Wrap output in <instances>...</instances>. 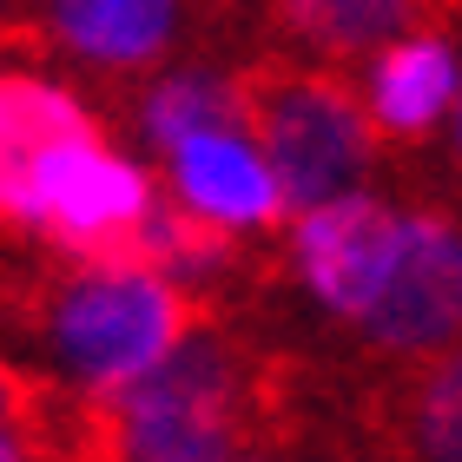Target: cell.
<instances>
[{
	"instance_id": "obj_1",
	"label": "cell",
	"mask_w": 462,
	"mask_h": 462,
	"mask_svg": "<svg viewBox=\"0 0 462 462\" xmlns=\"http://www.w3.org/2000/svg\"><path fill=\"white\" fill-rule=\"evenodd\" d=\"M0 318L40 330L79 396H99L159 364L185 330L225 318L145 264H0Z\"/></svg>"
},
{
	"instance_id": "obj_2",
	"label": "cell",
	"mask_w": 462,
	"mask_h": 462,
	"mask_svg": "<svg viewBox=\"0 0 462 462\" xmlns=\"http://www.w3.org/2000/svg\"><path fill=\"white\" fill-rule=\"evenodd\" d=\"M231 93H238V133L264 159L284 218L356 192L376 165V133L364 119V99L330 67L251 60L231 73Z\"/></svg>"
},
{
	"instance_id": "obj_3",
	"label": "cell",
	"mask_w": 462,
	"mask_h": 462,
	"mask_svg": "<svg viewBox=\"0 0 462 462\" xmlns=\"http://www.w3.org/2000/svg\"><path fill=\"white\" fill-rule=\"evenodd\" d=\"M152 205V179L119 152L99 145V133L53 145L33 165V218L27 231L47 238L53 258L67 264H125L133 231Z\"/></svg>"
},
{
	"instance_id": "obj_4",
	"label": "cell",
	"mask_w": 462,
	"mask_h": 462,
	"mask_svg": "<svg viewBox=\"0 0 462 462\" xmlns=\"http://www.w3.org/2000/svg\"><path fill=\"white\" fill-rule=\"evenodd\" d=\"M356 324L383 356H430L462 337V225L449 212H396L390 264Z\"/></svg>"
},
{
	"instance_id": "obj_5",
	"label": "cell",
	"mask_w": 462,
	"mask_h": 462,
	"mask_svg": "<svg viewBox=\"0 0 462 462\" xmlns=\"http://www.w3.org/2000/svg\"><path fill=\"white\" fill-rule=\"evenodd\" d=\"M396 245V212L376 192H344L291 218V264L337 318H364Z\"/></svg>"
},
{
	"instance_id": "obj_6",
	"label": "cell",
	"mask_w": 462,
	"mask_h": 462,
	"mask_svg": "<svg viewBox=\"0 0 462 462\" xmlns=\"http://www.w3.org/2000/svg\"><path fill=\"white\" fill-rule=\"evenodd\" d=\"M383 462H462V344L403 356L370 403Z\"/></svg>"
},
{
	"instance_id": "obj_7",
	"label": "cell",
	"mask_w": 462,
	"mask_h": 462,
	"mask_svg": "<svg viewBox=\"0 0 462 462\" xmlns=\"http://www.w3.org/2000/svg\"><path fill=\"white\" fill-rule=\"evenodd\" d=\"M165 172H172V205H185L192 218L205 225H225V231H278L284 225V205H278V185H271L264 159L251 152L245 133H199L165 152Z\"/></svg>"
},
{
	"instance_id": "obj_8",
	"label": "cell",
	"mask_w": 462,
	"mask_h": 462,
	"mask_svg": "<svg viewBox=\"0 0 462 462\" xmlns=\"http://www.w3.org/2000/svg\"><path fill=\"white\" fill-rule=\"evenodd\" d=\"M99 133L93 113L67 87L27 73H0V231H27L33 218V165L67 139Z\"/></svg>"
},
{
	"instance_id": "obj_9",
	"label": "cell",
	"mask_w": 462,
	"mask_h": 462,
	"mask_svg": "<svg viewBox=\"0 0 462 462\" xmlns=\"http://www.w3.org/2000/svg\"><path fill=\"white\" fill-rule=\"evenodd\" d=\"M185 0H47V27L67 53H79L113 87L159 67L179 40Z\"/></svg>"
},
{
	"instance_id": "obj_10",
	"label": "cell",
	"mask_w": 462,
	"mask_h": 462,
	"mask_svg": "<svg viewBox=\"0 0 462 462\" xmlns=\"http://www.w3.org/2000/svg\"><path fill=\"white\" fill-rule=\"evenodd\" d=\"M356 99H364V119H370L376 145H383V139H396V145L430 139L436 119H443L449 99H456V53H449V40L436 27L396 33L390 47H376L370 87Z\"/></svg>"
},
{
	"instance_id": "obj_11",
	"label": "cell",
	"mask_w": 462,
	"mask_h": 462,
	"mask_svg": "<svg viewBox=\"0 0 462 462\" xmlns=\"http://www.w3.org/2000/svg\"><path fill=\"white\" fill-rule=\"evenodd\" d=\"M139 133L159 145V159L172 152V145L199 139V133H238V93H231V73H218V67H179V73L145 79Z\"/></svg>"
},
{
	"instance_id": "obj_12",
	"label": "cell",
	"mask_w": 462,
	"mask_h": 462,
	"mask_svg": "<svg viewBox=\"0 0 462 462\" xmlns=\"http://www.w3.org/2000/svg\"><path fill=\"white\" fill-rule=\"evenodd\" d=\"M284 33H298L304 47H318L324 60H356L376 53L383 40L410 27V0H271Z\"/></svg>"
},
{
	"instance_id": "obj_13",
	"label": "cell",
	"mask_w": 462,
	"mask_h": 462,
	"mask_svg": "<svg viewBox=\"0 0 462 462\" xmlns=\"http://www.w3.org/2000/svg\"><path fill=\"white\" fill-rule=\"evenodd\" d=\"M47 396H53L47 376H33V370H20V364L0 356V423H7V430H27L33 416L47 410Z\"/></svg>"
},
{
	"instance_id": "obj_14",
	"label": "cell",
	"mask_w": 462,
	"mask_h": 462,
	"mask_svg": "<svg viewBox=\"0 0 462 462\" xmlns=\"http://www.w3.org/2000/svg\"><path fill=\"white\" fill-rule=\"evenodd\" d=\"M0 47L40 53V47H47V40H40V27H33V20H14V14H7V0H0Z\"/></svg>"
},
{
	"instance_id": "obj_15",
	"label": "cell",
	"mask_w": 462,
	"mask_h": 462,
	"mask_svg": "<svg viewBox=\"0 0 462 462\" xmlns=\"http://www.w3.org/2000/svg\"><path fill=\"white\" fill-rule=\"evenodd\" d=\"M0 462H33V443L20 430H7V423H0Z\"/></svg>"
},
{
	"instance_id": "obj_16",
	"label": "cell",
	"mask_w": 462,
	"mask_h": 462,
	"mask_svg": "<svg viewBox=\"0 0 462 462\" xmlns=\"http://www.w3.org/2000/svg\"><path fill=\"white\" fill-rule=\"evenodd\" d=\"M456 152H462V106H456Z\"/></svg>"
}]
</instances>
